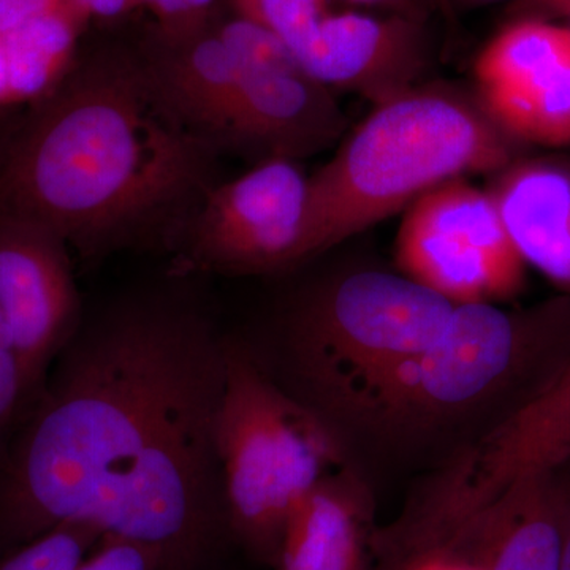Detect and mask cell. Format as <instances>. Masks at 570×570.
Instances as JSON below:
<instances>
[{"mask_svg": "<svg viewBox=\"0 0 570 570\" xmlns=\"http://www.w3.org/2000/svg\"><path fill=\"white\" fill-rule=\"evenodd\" d=\"M227 333L145 295L82 321L0 456V557L63 521L206 570L232 547L216 433Z\"/></svg>", "mask_w": 570, "mask_h": 570, "instance_id": "obj_1", "label": "cell"}, {"mask_svg": "<svg viewBox=\"0 0 570 570\" xmlns=\"http://www.w3.org/2000/svg\"><path fill=\"white\" fill-rule=\"evenodd\" d=\"M216 142L168 102L146 56L75 61L0 151V214L82 257L170 243L209 193Z\"/></svg>", "mask_w": 570, "mask_h": 570, "instance_id": "obj_2", "label": "cell"}, {"mask_svg": "<svg viewBox=\"0 0 570 570\" xmlns=\"http://www.w3.org/2000/svg\"><path fill=\"white\" fill-rule=\"evenodd\" d=\"M570 355V295L455 306L433 344L365 379L318 420L374 490L433 474L498 430Z\"/></svg>", "mask_w": 570, "mask_h": 570, "instance_id": "obj_3", "label": "cell"}, {"mask_svg": "<svg viewBox=\"0 0 570 570\" xmlns=\"http://www.w3.org/2000/svg\"><path fill=\"white\" fill-rule=\"evenodd\" d=\"M513 141L478 100L417 86L377 105L307 186L302 262L317 257L450 179L498 174Z\"/></svg>", "mask_w": 570, "mask_h": 570, "instance_id": "obj_4", "label": "cell"}, {"mask_svg": "<svg viewBox=\"0 0 570 570\" xmlns=\"http://www.w3.org/2000/svg\"><path fill=\"white\" fill-rule=\"evenodd\" d=\"M455 306L403 273L347 269L298 288L265 330L238 336L266 376L321 420L365 379L433 344Z\"/></svg>", "mask_w": 570, "mask_h": 570, "instance_id": "obj_5", "label": "cell"}, {"mask_svg": "<svg viewBox=\"0 0 570 570\" xmlns=\"http://www.w3.org/2000/svg\"><path fill=\"white\" fill-rule=\"evenodd\" d=\"M216 445L232 546L273 569L296 508L344 459L332 434L266 376L238 335L227 336Z\"/></svg>", "mask_w": 570, "mask_h": 570, "instance_id": "obj_6", "label": "cell"}, {"mask_svg": "<svg viewBox=\"0 0 570 570\" xmlns=\"http://www.w3.org/2000/svg\"><path fill=\"white\" fill-rule=\"evenodd\" d=\"M397 269L453 305L513 298L527 264L489 189L466 178L439 184L409 205L397 228Z\"/></svg>", "mask_w": 570, "mask_h": 570, "instance_id": "obj_7", "label": "cell"}, {"mask_svg": "<svg viewBox=\"0 0 570 570\" xmlns=\"http://www.w3.org/2000/svg\"><path fill=\"white\" fill-rule=\"evenodd\" d=\"M570 464V355L542 392L448 466L417 480L401 521L420 539H442L517 480Z\"/></svg>", "mask_w": 570, "mask_h": 570, "instance_id": "obj_8", "label": "cell"}, {"mask_svg": "<svg viewBox=\"0 0 570 570\" xmlns=\"http://www.w3.org/2000/svg\"><path fill=\"white\" fill-rule=\"evenodd\" d=\"M309 178L269 159L206 194L184 234V272L264 275L302 264Z\"/></svg>", "mask_w": 570, "mask_h": 570, "instance_id": "obj_9", "label": "cell"}, {"mask_svg": "<svg viewBox=\"0 0 570 570\" xmlns=\"http://www.w3.org/2000/svg\"><path fill=\"white\" fill-rule=\"evenodd\" d=\"M478 104L509 140L570 145V26L524 18L474 62Z\"/></svg>", "mask_w": 570, "mask_h": 570, "instance_id": "obj_10", "label": "cell"}, {"mask_svg": "<svg viewBox=\"0 0 570 570\" xmlns=\"http://www.w3.org/2000/svg\"><path fill=\"white\" fill-rule=\"evenodd\" d=\"M67 247L43 225L0 214V316L36 397L85 321Z\"/></svg>", "mask_w": 570, "mask_h": 570, "instance_id": "obj_11", "label": "cell"}, {"mask_svg": "<svg viewBox=\"0 0 570 570\" xmlns=\"http://www.w3.org/2000/svg\"><path fill=\"white\" fill-rule=\"evenodd\" d=\"M422 24L395 13L330 11L292 52L313 80L377 107L420 86L428 63Z\"/></svg>", "mask_w": 570, "mask_h": 570, "instance_id": "obj_12", "label": "cell"}, {"mask_svg": "<svg viewBox=\"0 0 570 570\" xmlns=\"http://www.w3.org/2000/svg\"><path fill=\"white\" fill-rule=\"evenodd\" d=\"M568 468L517 480L444 540L478 570H561L570 524Z\"/></svg>", "mask_w": 570, "mask_h": 570, "instance_id": "obj_13", "label": "cell"}, {"mask_svg": "<svg viewBox=\"0 0 570 570\" xmlns=\"http://www.w3.org/2000/svg\"><path fill=\"white\" fill-rule=\"evenodd\" d=\"M344 129L332 91L302 69L243 67L220 142L292 160L328 148Z\"/></svg>", "mask_w": 570, "mask_h": 570, "instance_id": "obj_14", "label": "cell"}, {"mask_svg": "<svg viewBox=\"0 0 570 570\" xmlns=\"http://www.w3.org/2000/svg\"><path fill=\"white\" fill-rule=\"evenodd\" d=\"M377 493L351 466L326 474L288 520L273 570H376Z\"/></svg>", "mask_w": 570, "mask_h": 570, "instance_id": "obj_15", "label": "cell"}, {"mask_svg": "<svg viewBox=\"0 0 570 570\" xmlns=\"http://www.w3.org/2000/svg\"><path fill=\"white\" fill-rule=\"evenodd\" d=\"M489 187L524 264L570 294V167L553 160L510 163Z\"/></svg>", "mask_w": 570, "mask_h": 570, "instance_id": "obj_16", "label": "cell"}, {"mask_svg": "<svg viewBox=\"0 0 570 570\" xmlns=\"http://www.w3.org/2000/svg\"><path fill=\"white\" fill-rule=\"evenodd\" d=\"M168 102L194 129L220 142L243 75V63L216 29L179 40L160 39L146 56Z\"/></svg>", "mask_w": 570, "mask_h": 570, "instance_id": "obj_17", "label": "cell"}, {"mask_svg": "<svg viewBox=\"0 0 570 570\" xmlns=\"http://www.w3.org/2000/svg\"><path fill=\"white\" fill-rule=\"evenodd\" d=\"M88 18L58 11L0 37L7 66L6 107L37 104L50 96L77 61L78 39Z\"/></svg>", "mask_w": 570, "mask_h": 570, "instance_id": "obj_18", "label": "cell"}, {"mask_svg": "<svg viewBox=\"0 0 570 570\" xmlns=\"http://www.w3.org/2000/svg\"><path fill=\"white\" fill-rule=\"evenodd\" d=\"M105 532L88 521H63L0 557V570H75Z\"/></svg>", "mask_w": 570, "mask_h": 570, "instance_id": "obj_19", "label": "cell"}, {"mask_svg": "<svg viewBox=\"0 0 570 570\" xmlns=\"http://www.w3.org/2000/svg\"><path fill=\"white\" fill-rule=\"evenodd\" d=\"M236 17L276 33L294 50L330 13L328 0H230Z\"/></svg>", "mask_w": 570, "mask_h": 570, "instance_id": "obj_20", "label": "cell"}, {"mask_svg": "<svg viewBox=\"0 0 570 570\" xmlns=\"http://www.w3.org/2000/svg\"><path fill=\"white\" fill-rule=\"evenodd\" d=\"M36 401L9 326L0 316V456Z\"/></svg>", "mask_w": 570, "mask_h": 570, "instance_id": "obj_21", "label": "cell"}, {"mask_svg": "<svg viewBox=\"0 0 570 570\" xmlns=\"http://www.w3.org/2000/svg\"><path fill=\"white\" fill-rule=\"evenodd\" d=\"M243 67L254 69H299L291 47L283 39L245 18L224 22L216 29Z\"/></svg>", "mask_w": 570, "mask_h": 570, "instance_id": "obj_22", "label": "cell"}, {"mask_svg": "<svg viewBox=\"0 0 570 570\" xmlns=\"http://www.w3.org/2000/svg\"><path fill=\"white\" fill-rule=\"evenodd\" d=\"M159 20L160 39L179 40L208 29L219 0H137Z\"/></svg>", "mask_w": 570, "mask_h": 570, "instance_id": "obj_23", "label": "cell"}, {"mask_svg": "<svg viewBox=\"0 0 570 570\" xmlns=\"http://www.w3.org/2000/svg\"><path fill=\"white\" fill-rule=\"evenodd\" d=\"M159 551L134 539L105 534L75 570H160Z\"/></svg>", "mask_w": 570, "mask_h": 570, "instance_id": "obj_24", "label": "cell"}, {"mask_svg": "<svg viewBox=\"0 0 570 570\" xmlns=\"http://www.w3.org/2000/svg\"><path fill=\"white\" fill-rule=\"evenodd\" d=\"M376 570H478L450 540L377 561Z\"/></svg>", "mask_w": 570, "mask_h": 570, "instance_id": "obj_25", "label": "cell"}, {"mask_svg": "<svg viewBox=\"0 0 570 570\" xmlns=\"http://www.w3.org/2000/svg\"><path fill=\"white\" fill-rule=\"evenodd\" d=\"M58 11L85 14L71 0H0V37L36 18Z\"/></svg>", "mask_w": 570, "mask_h": 570, "instance_id": "obj_26", "label": "cell"}, {"mask_svg": "<svg viewBox=\"0 0 570 570\" xmlns=\"http://www.w3.org/2000/svg\"><path fill=\"white\" fill-rule=\"evenodd\" d=\"M347 2L379 7V9L390 10L392 13L420 22L425 21L428 14L434 9L444 11L450 9V0H347Z\"/></svg>", "mask_w": 570, "mask_h": 570, "instance_id": "obj_27", "label": "cell"}, {"mask_svg": "<svg viewBox=\"0 0 570 570\" xmlns=\"http://www.w3.org/2000/svg\"><path fill=\"white\" fill-rule=\"evenodd\" d=\"M91 20H116L138 9L137 0H71Z\"/></svg>", "mask_w": 570, "mask_h": 570, "instance_id": "obj_28", "label": "cell"}, {"mask_svg": "<svg viewBox=\"0 0 570 570\" xmlns=\"http://www.w3.org/2000/svg\"><path fill=\"white\" fill-rule=\"evenodd\" d=\"M524 6L570 18V0H523Z\"/></svg>", "mask_w": 570, "mask_h": 570, "instance_id": "obj_29", "label": "cell"}, {"mask_svg": "<svg viewBox=\"0 0 570 570\" xmlns=\"http://www.w3.org/2000/svg\"><path fill=\"white\" fill-rule=\"evenodd\" d=\"M7 100V66L3 56L2 43H0V107H6Z\"/></svg>", "mask_w": 570, "mask_h": 570, "instance_id": "obj_30", "label": "cell"}, {"mask_svg": "<svg viewBox=\"0 0 570 570\" xmlns=\"http://www.w3.org/2000/svg\"><path fill=\"white\" fill-rule=\"evenodd\" d=\"M561 570H570V524L568 531V539H566L564 557H562Z\"/></svg>", "mask_w": 570, "mask_h": 570, "instance_id": "obj_31", "label": "cell"}, {"mask_svg": "<svg viewBox=\"0 0 570 570\" xmlns=\"http://www.w3.org/2000/svg\"><path fill=\"white\" fill-rule=\"evenodd\" d=\"M468 2H472V3H493V2H501V0H468Z\"/></svg>", "mask_w": 570, "mask_h": 570, "instance_id": "obj_32", "label": "cell"}]
</instances>
